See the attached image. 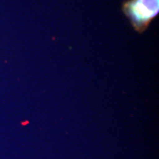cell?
I'll use <instances>...</instances> for the list:
<instances>
[{"instance_id": "cell-1", "label": "cell", "mask_w": 159, "mask_h": 159, "mask_svg": "<svg viewBox=\"0 0 159 159\" xmlns=\"http://www.w3.org/2000/svg\"><path fill=\"white\" fill-rule=\"evenodd\" d=\"M122 12L139 33L148 28L159 13V0H125Z\"/></svg>"}]
</instances>
